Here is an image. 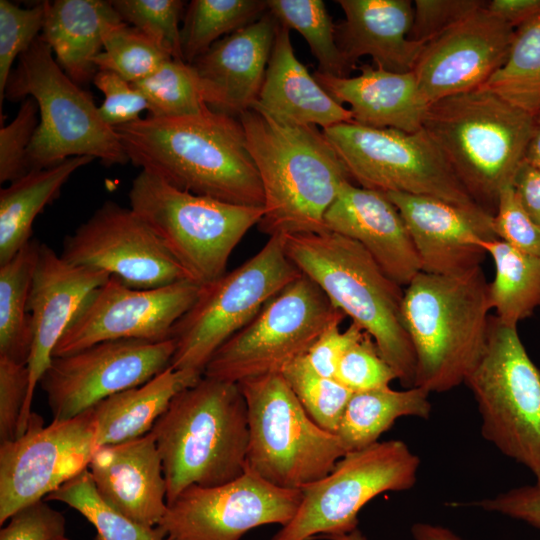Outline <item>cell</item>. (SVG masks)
<instances>
[{
	"label": "cell",
	"instance_id": "1",
	"mask_svg": "<svg viewBox=\"0 0 540 540\" xmlns=\"http://www.w3.org/2000/svg\"><path fill=\"white\" fill-rule=\"evenodd\" d=\"M136 167L168 184L243 206L264 195L238 118L210 108L179 117L147 116L114 128Z\"/></svg>",
	"mask_w": 540,
	"mask_h": 540
},
{
	"label": "cell",
	"instance_id": "2",
	"mask_svg": "<svg viewBox=\"0 0 540 540\" xmlns=\"http://www.w3.org/2000/svg\"><path fill=\"white\" fill-rule=\"evenodd\" d=\"M238 119L263 188L259 231L269 237L328 231L325 213L351 177L323 130L282 124L254 108Z\"/></svg>",
	"mask_w": 540,
	"mask_h": 540
},
{
	"label": "cell",
	"instance_id": "3",
	"mask_svg": "<svg viewBox=\"0 0 540 540\" xmlns=\"http://www.w3.org/2000/svg\"><path fill=\"white\" fill-rule=\"evenodd\" d=\"M491 309L481 266L459 275L419 272L401 308L415 354L414 386L442 393L465 383L485 352Z\"/></svg>",
	"mask_w": 540,
	"mask_h": 540
},
{
	"label": "cell",
	"instance_id": "4",
	"mask_svg": "<svg viewBox=\"0 0 540 540\" xmlns=\"http://www.w3.org/2000/svg\"><path fill=\"white\" fill-rule=\"evenodd\" d=\"M151 432L167 504L190 486H219L246 471L248 412L237 383L202 376L172 399Z\"/></svg>",
	"mask_w": 540,
	"mask_h": 540
},
{
	"label": "cell",
	"instance_id": "5",
	"mask_svg": "<svg viewBox=\"0 0 540 540\" xmlns=\"http://www.w3.org/2000/svg\"><path fill=\"white\" fill-rule=\"evenodd\" d=\"M283 238L285 252L301 274L371 336L401 384L414 387L415 354L402 319V287L352 239L331 231Z\"/></svg>",
	"mask_w": 540,
	"mask_h": 540
},
{
	"label": "cell",
	"instance_id": "6",
	"mask_svg": "<svg viewBox=\"0 0 540 540\" xmlns=\"http://www.w3.org/2000/svg\"><path fill=\"white\" fill-rule=\"evenodd\" d=\"M535 118L478 88L427 106L422 129L476 203L492 217L500 192L513 185Z\"/></svg>",
	"mask_w": 540,
	"mask_h": 540
},
{
	"label": "cell",
	"instance_id": "7",
	"mask_svg": "<svg viewBox=\"0 0 540 540\" xmlns=\"http://www.w3.org/2000/svg\"><path fill=\"white\" fill-rule=\"evenodd\" d=\"M4 97H32L39 108V124L27 151L28 172L76 156L107 166L129 162L118 133L103 121L91 95L66 75L40 37L18 58Z\"/></svg>",
	"mask_w": 540,
	"mask_h": 540
},
{
	"label": "cell",
	"instance_id": "8",
	"mask_svg": "<svg viewBox=\"0 0 540 540\" xmlns=\"http://www.w3.org/2000/svg\"><path fill=\"white\" fill-rule=\"evenodd\" d=\"M128 197L130 208L200 286L226 273L233 250L264 215L263 206L196 195L145 170L133 179Z\"/></svg>",
	"mask_w": 540,
	"mask_h": 540
},
{
	"label": "cell",
	"instance_id": "9",
	"mask_svg": "<svg viewBox=\"0 0 540 540\" xmlns=\"http://www.w3.org/2000/svg\"><path fill=\"white\" fill-rule=\"evenodd\" d=\"M248 412L246 469L283 489L325 477L347 453L339 437L307 414L281 373L237 383Z\"/></svg>",
	"mask_w": 540,
	"mask_h": 540
},
{
	"label": "cell",
	"instance_id": "10",
	"mask_svg": "<svg viewBox=\"0 0 540 540\" xmlns=\"http://www.w3.org/2000/svg\"><path fill=\"white\" fill-rule=\"evenodd\" d=\"M465 384L481 415V434L540 484V368L517 327L490 316L485 352Z\"/></svg>",
	"mask_w": 540,
	"mask_h": 540
},
{
	"label": "cell",
	"instance_id": "11",
	"mask_svg": "<svg viewBox=\"0 0 540 540\" xmlns=\"http://www.w3.org/2000/svg\"><path fill=\"white\" fill-rule=\"evenodd\" d=\"M300 275L285 252L283 236L269 237L254 256L201 286L194 304L174 327L171 367L203 375L216 350Z\"/></svg>",
	"mask_w": 540,
	"mask_h": 540
},
{
	"label": "cell",
	"instance_id": "12",
	"mask_svg": "<svg viewBox=\"0 0 540 540\" xmlns=\"http://www.w3.org/2000/svg\"><path fill=\"white\" fill-rule=\"evenodd\" d=\"M323 132L351 180L363 188L430 196L471 212L488 214L468 193L422 128L405 132L352 121L333 125Z\"/></svg>",
	"mask_w": 540,
	"mask_h": 540
},
{
	"label": "cell",
	"instance_id": "13",
	"mask_svg": "<svg viewBox=\"0 0 540 540\" xmlns=\"http://www.w3.org/2000/svg\"><path fill=\"white\" fill-rule=\"evenodd\" d=\"M345 317L315 282L301 274L216 350L203 376L239 383L281 373L304 356L329 326Z\"/></svg>",
	"mask_w": 540,
	"mask_h": 540
},
{
	"label": "cell",
	"instance_id": "14",
	"mask_svg": "<svg viewBox=\"0 0 540 540\" xmlns=\"http://www.w3.org/2000/svg\"><path fill=\"white\" fill-rule=\"evenodd\" d=\"M419 457L401 440L378 441L347 452L322 479L301 489L294 517L271 540H311L358 529V514L384 492L411 489Z\"/></svg>",
	"mask_w": 540,
	"mask_h": 540
},
{
	"label": "cell",
	"instance_id": "15",
	"mask_svg": "<svg viewBox=\"0 0 540 540\" xmlns=\"http://www.w3.org/2000/svg\"><path fill=\"white\" fill-rule=\"evenodd\" d=\"M95 436L93 408L48 425L32 412L24 432L0 444V525L88 469Z\"/></svg>",
	"mask_w": 540,
	"mask_h": 540
},
{
	"label": "cell",
	"instance_id": "16",
	"mask_svg": "<svg viewBox=\"0 0 540 540\" xmlns=\"http://www.w3.org/2000/svg\"><path fill=\"white\" fill-rule=\"evenodd\" d=\"M174 339L108 340L53 357L40 380L53 420H67L100 401L140 386L171 366Z\"/></svg>",
	"mask_w": 540,
	"mask_h": 540
},
{
	"label": "cell",
	"instance_id": "17",
	"mask_svg": "<svg viewBox=\"0 0 540 540\" xmlns=\"http://www.w3.org/2000/svg\"><path fill=\"white\" fill-rule=\"evenodd\" d=\"M200 289L190 279L154 289H135L111 276L86 297L55 347L53 357L108 340L173 339L175 325L194 304Z\"/></svg>",
	"mask_w": 540,
	"mask_h": 540
},
{
	"label": "cell",
	"instance_id": "18",
	"mask_svg": "<svg viewBox=\"0 0 540 540\" xmlns=\"http://www.w3.org/2000/svg\"><path fill=\"white\" fill-rule=\"evenodd\" d=\"M301 490L276 487L253 472L215 487L190 486L157 525L169 540H241L250 530L278 524L295 515Z\"/></svg>",
	"mask_w": 540,
	"mask_h": 540
},
{
	"label": "cell",
	"instance_id": "19",
	"mask_svg": "<svg viewBox=\"0 0 540 540\" xmlns=\"http://www.w3.org/2000/svg\"><path fill=\"white\" fill-rule=\"evenodd\" d=\"M61 257L104 271L135 289L189 279L161 239L130 207L106 201L66 236Z\"/></svg>",
	"mask_w": 540,
	"mask_h": 540
},
{
	"label": "cell",
	"instance_id": "20",
	"mask_svg": "<svg viewBox=\"0 0 540 540\" xmlns=\"http://www.w3.org/2000/svg\"><path fill=\"white\" fill-rule=\"evenodd\" d=\"M486 4L424 45L412 72L428 105L482 87L506 61L515 28Z\"/></svg>",
	"mask_w": 540,
	"mask_h": 540
},
{
	"label": "cell",
	"instance_id": "21",
	"mask_svg": "<svg viewBox=\"0 0 540 540\" xmlns=\"http://www.w3.org/2000/svg\"><path fill=\"white\" fill-rule=\"evenodd\" d=\"M110 277L101 270L70 264L47 244L40 243L28 301L32 329L27 362L29 389L17 436L27 427L36 386L60 338L86 297Z\"/></svg>",
	"mask_w": 540,
	"mask_h": 540
},
{
	"label": "cell",
	"instance_id": "22",
	"mask_svg": "<svg viewBox=\"0 0 540 540\" xmlns=\"http://www.w3.org/2000/svg\"><path fill=\"white\" fill-rule=\"evenodd\" d=\"M399 210L421 264V271L459 275L481 266L486 252L478 240L497 238L492 216L444 200L402 192H385Z\"/></svg>",
	"mask_w": 540,
	"mask_h": 540
},
{
	"label": "cell",
	"instance_id": "23",
	"mask_svg": "<svg viewBox=\"0 0 540 540\" xmlns=\"http://www.w3.org/2000/svg\"><path fill=\"white\" fill-rule=\"evenodd\" d=\"M279 22L267 12L222 37L190 64L207 106L239 118L255 105L265 78Z\"/></svg>",
	"mask_w": 540,
	"mask_h": 540
},
{
	"label": "cell",
	"instance_id": "24",
	"mask_svg": "<svg viewBox=\"0 0 540 540\" xmlns=\"http://www.w3.org/2000/svg\"><path fill=\"white\" fill-rule=\"evenodd\" d=\"M324 221L328 231L359 243L401 287L421 272L406 224L384 192L347 181L326 211Z\"/></svg>",
	"mask_w": 540,
	"mask_h": 540
},
{
	"label": "cell",
	"instance_id": "25",
	"mask_svg": "<svg viewBox=\"0 0 540 540\" xmlns=\"http://www.w3.org/2000/svg\"><path fill=\"white\" fill-rule=\"evenodd\" d=\"M88 469L107 504L144 526L159 524L167 508L166 482L151 431L96 448Z\"/></svg>",
	"mask_w": 540,
	"mask_h": 540
},
{
	"label": "cell",
	"instance_id": "26",
	"mask_svg": "<svg viewBox=\"0 0 540 540\" xmlns=\"http://www.w3.org/2000/svg\"><path fill=\"white\" fill-rule=\"evenodd\" d=\"M345 20L336 24V42L351 68L370 56L374 66L412 72L425 44L408 38L413 21L410 0H337Z\"/></svg>",
	"mask_w": 540,
	"mask_h": 540
},
{
	"label": "cell",
	"instance_id": "27",
	"mask_svg": "<svg viewBox=\"0 0 540 540\" xmlns=\"http://www.w3.org/2000/svg\"><path fill=\"white\" fill-rule=\"evenodd\" d=\"M253 108L282 124L313 125L322 130L353 121L351 111L336 101L298 60L290 29L280 23Z\"/></svg>",
	"mask_w": 540,
	"mask_h": 540
},
{
	"label": "cell",
	"instance_id": "28",
	"mask_svg": "<svg viewBox=\"0 0 540 540\" xmlns=\"http://www.w3.org/2000/svg\"><path fill=\"white\" fill-rule=\"evenodd\" d=\"M356 76L332 77L314 71L317 82L339 103L348 104L353 121L368 127L415 132L428 104L413 72L395 73L363 64Z\"/></svg>",
	"mask_w": 540,
	"mask_h": 540
},
{
	"label": "cell",
	"instance_id": "29",
	"mask_svg": "<svg viewBox=\"0 0 540 540\" xmlns=\"http://www.w3.org/2000/svg\"><path fill=\"white\" fill-rule=\"evenodd\" d=\"M119 19L111 1H47L39 37L66 75L82 87L98 72L95 58L103 51L105 26Z\"/></svg>",
	"mask_w": 540,
	"mask_h": 540
},
{
	"label": "cell",
	"instance_id": "30",
	"mask_svg": "<svg viewBox=\"0 0 540 540\" xmlns=\"http://www.w3.org/2000/svg\"><path fill=\"white\" fill-rule=\"evenodd\" d=\"M202 376L170 366L148 382L97 403L92 407L96 419V447L125 442L150 432L172 399Z\"/></svg>",
	"mask_w": 540,
	"mask_h": 540
},
{
	"label": "cell",
	"instance_id": "31",
	"mask_svg": "<svg viewBox=\"0 0 540 540\" xmlns=\"http://www.w3.org/2000/svg\"><path fill=\"white\" fill-rule=\"evenodd\" d=\"M94 160L76 156L54 166L31 170L0 191V265L10 260L32 238L37 215L58 197L64 184Z\"/></svg>",
	"mask_w": 540,
	"mask_h": 540
},
{
	"label": "cell",
	"instance_id": "32",
	"mask_svg": "<svg viewBox=\"0 0 540 540\" xmlns=\"http://www.w3.org/2000/svg\"><path fill=\"white\" fill-rule=\"evenodd\" d=\"M429 394L416 386L353 392L336 435L347 452L370 446L401 417L428 419L432 410Z\"/></svg>",
	"mask_w": 540,
	"mask_h": 540
},
{
	"label": "cell",
	"instance_id": "33",
	"mask_svg": "<svg viewBox=\"0 0 540 540\" xmlns=\"http://www.w3.org/2000/svg\"><path fill=\"white\" fill-rule=\"evenodd\" d=\"M495 265L489 298L496 317L517 327L540 307V257L525 254L500 239L478 240Z\"/></svg>",
	"mask_w": 540,
	"mask_h": 540
},
{
	"label": "cell",
	"instance_id": "34",
	"mask_svg": "<svg viewBox=\"0 0 540 540\" xmlns=\"http://www.w3.org/2000/svg\"><path fill=\"white\" fill-rule=\"evenodd\" d=\"M39 247L31 239L0 265V357L24 365L32 344L28 301Z\"/></svg>",
	"mask_w": 540,
	"mask_h": 540
},
{
	"label": "cell",
	"instance_id": "35",
	"mask_svg": "<svg viewBox=\"0 0 540 540\" xmlns=\"http://www.w3.org/2000/svg\"><path fill=\"white\" fill-rule=\"evenodd\" d=\"M480 88L540 116V16L515 28L506 61Z\"/></svg>",
	"mask_w": 540,
	"mask_h": 540
},
{
	"label": "cell",
	"instance_id": "36",
	"mask_svg": "<svg viewBox=\"0 0 540 540\" xmlns=\"http://www.w3.org/2000/svg\"><path fill=\"white\" fill-rule=\"evenodd\" d=\"M267 0H192L181 26L183 60L192 64L223 35H229L261 18Z\"/></svg>",
	"mask_w": 540,
	"mask_h": 540
},
{
	"label": "cell",
	"instance_id": "37",
	"mask_svg": "<svg viewBox=\"0 0 540 540\" xmlns=\"http://www.w3.org/2000/svg\"><path fill=\"white\" fill-rule=\"evenodd\" d=\"M267 10L288 29L298 31L318 62V73L347 77L352 70L336 42L333 23L321 0H267Z\"/></svg>",
	"mask_w": 540,
	"mask_h": 540
},
{
	"label": "cell",
	"instance_id": "38",
	"mask_svg": "<svg viewBox=\"0 0 540 540\" xmlns=\"http://www.w3.org/2000/svg\"><path fill=\"white\" fill-rule=\"evenodd\" d=\"M45 501H59L79 512L96 529L93 540H169L158 527H147L123 515L99 495L89 469L84 470Z\"/></svg>",
	"mask_w": 540,
	"mask_h": 540
},
{
	"label": "cell",
	"instance_id": "39",
	"mask_svg": "<svg viewBox=\"0 0 540 540\" xmlns=\"http://www.w3.org/2000/svg\"><path fill=\"white\" fill-rule=\"evenodd\" d=\"M133 85L146 98L149 116L196 115L209 108L196 72L181 59L167 60L153 74Z\"/></svg>",
	"mask_w": 540,
	"mask_h": 540
},
{
	"label": "cell",
	"instance_id": "40",
	"mask_svg": "<svg viewBox=\"0 0 540 540\" xmlns=\"http://www.w3.org/2000/svg\"><path fill=\"white\" fill-rule=\"evenodd\" d=\"M169 59L172 57L149 37L119 19L105 26L103 51L95 58V65L133 84L153 74Z\"/></svg>",
	"mask_w": 540,
	"mask_h": 540
},
{
	"label": "cell",
	"instance_id": "41",
	"mask_svg": "<svg viewBox=\"0 0 540 540\" xmlns=\"http://www.w3.org/2000/svg\"><path fill=\"white\" fill-rule=\"evenodd\" d=\"M281 374L312 420L336 434L353 392L337 379L316 373L304 356L288 364Z\"/></svg>",
	"mask_w": 540,
	"mask_h": 540
},
{
	"label": "cell",
	"instance_id": "42",
	"mask_svg": "<svg viewBox=\"0 0 540 540\" xmlns=\"http://www.w3.org/2000/svg\"><path fill=\"white\" fill-rule=\"evenodd\" d=\"M114 9L127 24L141 31L174 59H181V0H112ZM184 61V60H183Z\"/></svg>",
	"mask_w": 540,
	"mask_h": 540
},
{
	"label": "cell",
	"instance_id": "43",
	"mask_svg": "<svg viewBox=\"0 0 540 540\" xmlns=\"http://www.w3.org/2000/svg\"><path fill=\"white\" fill-rule=\"evenodd\" d=\"M47 1L22 8L8 0H0V107L16 58L40 36Z\"/></svg>",
	"mask_w": 540,
	"mask_h": 540
},
{
	"label": "cell",
	"instance_id": "44",
	"mask_svg": "<svg viewBox=\"0 0 540 540\" xmlns=\"http://www.w3.org/2000/svg\"><path fill=\"white\" fill-rule=\"evenodd\" d=\"M335 379L352 392H360L389 387L398 376L365 333L339 361Z\"/></svg>",
	"mask_w": 540,
	"mask_h": 540
},
{
	"label": "cell",
	"instance_id": "45",
	"mask_svg": "<svg viewBox=\"0 0 540 540\" xmlns=\"http://www.w3.org/2000/svg\"><path fill=\"white\" fill-rule=\"evenodd\" d=\"M39 108L25 98L14 119L0 129V182H12L28 173L27 151L39 124Z\"/></svg>",
	"mask_w": 540,
	"mask_h": 540
},
{
	"label": "cell",
	"instance_id": "46",
	"mask_svg": "<svg viewBox=\"0 0 540 540\" xmlns=\"http://www.w3.org/2000/svg\"><path fill=\"white\" fill-rule=\"evenodd\" d=\"M492 227L497 239L525 254L540 257V224L524 210L513 185L500 192Z\"/></svg>",
	"mask_w": 540,
	"mask_h": 540
},
{
	"label": "cell",
	"instance_id": "47",
	"mask_svg": "<svg viewBox=\"0 0 540 540\" xmlns=\"http://www.w3.org/2000/svg\"><path fill=\"white\" fill-rule=\"evenodd\" d=\"M92 82L104 94L99 113L110 127L137 121L143 111H149L148 102L140 90L118 74L98 70Z\"/></svg>",
	"mask_w": 540,
	"mask_h": 540
},
{
	"label": "cell",
	"instance_id": "48",
	"mask_svg": "<svg viewBox=\"0 0 540 540\" xmlns=\"http://www.w3.org/2000/svg\"><path fill=\"white\" fill-rule=\"evenodd\" d=\"M486 2L482 0H415L408 38L426 44L483 7Z\"/></svg>",
	"mask_w": 540,
	"mask_h": 540
},
{
	"label": "cell",
	"instance_id": "49",
	"mask_svg": "<svg viewBox=\"0 0 540 540\" xmlns=\"http://www.w3.org/2000/svg\"><path fill=\"white\" fill-rule=\"evenodd\" d=\"M64 515L40 500L14 513L0 530V540H63Z\"/></svg>",
	"mask_w": 540,
	"mask_h": 540
},
{
	"label": "cell",
	"instance_id": "50",
	"mask_svg": "<svg viewBox=\"0 0 540 540\" xmlns=\"http://www.w3.org/2000/svg\"><path fill=\"white\" fill-rule=\"evenodd\" d=\"M29 389L27 365L0 357V441L13 440L19 432Z\"/></svg>",
	"mask_w": 540,
	"mask_h": 540
},
{
	"label": "cell",
	"instance_id": "51",
	"mask_svg": "<svg viewBox=\"0 0 540 540\" xmlns=\"http://www.w3.org/2000/svg\"><path fill=\"white\" fill-rule=\"evenodd\" d=\"M341 323L329 326L304 355L308 365L321 376L335 378L343 355L365 335L361 327L353 322L345 330H340Z\"/></svg>",
	"mask_w": 540,
	"mask_h": 540
},
{
	"label": "cell",
	"instance_id": "52",
	"mask_svg": "<svg viewBox=\"0 0 540 540\" xmlns=\"http://www.w3.org/2000/svg\"><path fill=\"white\" fill-rule=\"evenodd\" d=\"M472 505L523 521L540 529V484L538 483L515 487Z\"/></svg>",
	"mask_w": 540,
	"mask_h": 540
},
{
	"label": "cell",
	"instance_id": "53",
	"mask_svg": "<svg viewBox=\"0 0 540 540\" xmlns=\"http://www.w3.org/2000/svg\"><path fill=\"white\" fill-rule=\"evenodd\" d=\"M513 188L524 210L540 224V169L523 162L514 178Z\"/></svg>",
	"mask_w": 540,
	"mask_h": 540
},
{
	"label": "cell",
	"instance_id": "54",
	"mask_svg": "<svg viewBox=\"0 0 540 540\" xmlns=\"http://www.w3.org/2000/svg\"><path fill=\"white\" fill-rule=\"evenodd\" d=\"M486 8L514 28L540 16V0H491Z\"/></svg>",
	"mask_w": 540,
	"mask_h": 540
},
{
	"label": "cell",
	"instance_id": "55",
	"mask_svg": "<svg viewBox=\"0 0 540 540\" xmlns=\"http://www.w3.org/2000/svg\"><path fill=\"white\" fill-rule=\"evenodd\" d=\"M411 531L415 540H462L448 528L428 523H416Z\"/></svg>",
	"mask_w": 540,
	"mask_h": 540
},
{
	"label": "cell",
	"instance_id": "56",
	"mask_svg": "<svg viewBox=\"0 0 540 540\" xmlns=\"http://www.w3.org/2000/svg\"><path fill=\"white\" fill-rule=\"evenodd\" d=\"M523 162L540 169V116L535 118L532 135L527 145Z\"/></svg>",
	"mask_w": 540,
	"mask_h": 540
},
{
	"label": "cell",
	"instance_id": "57",
	"mask_svg": "<svg viewBox=\"0 0 540 540\" xmlns=\"http://www.w3.org/2000/svg\"><path fill=\"white\" fill-rule=\"evenodd\" d=\"M323 539L327 540H367L366 537L358 530H354L348 534L338 536H328Z\"/></svg>",
	"mask_w": 540,
	"mask_h": 540
},
{
	"label": "cell",
	"instance_id": "58",
	"mask_svg": "<svg viewBox=\"0 0 540 540\" xmlns=\"http://www.w3.org/2000/svg\"><path fill=\"white\" fill-rule=\"evenodd\" d=\"M63 540H70V539L66 537V538H64Z\"/></svg>",
	"mask_w": 540,
	"mask_h": 540
}]
</instances>
